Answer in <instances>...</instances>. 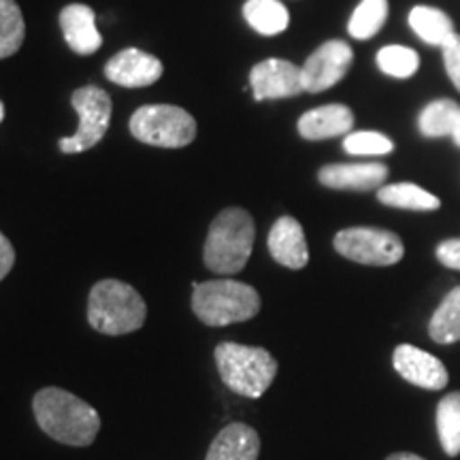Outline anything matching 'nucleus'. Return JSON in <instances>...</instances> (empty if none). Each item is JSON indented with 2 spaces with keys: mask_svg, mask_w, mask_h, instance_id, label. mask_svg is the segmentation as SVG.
Returning <instances> with one entry per match:
<instances>
[{
  "mask_svg": "<svg viewBox=\"0 0 460 460\" xmlns=\"http://www.w3.org/2000/svg\"><path fill=\"white\" fill-rule=\"evenodd\" d=\"M34 418L43 433L66 446H90L101 430V418L92 405L62 388H43L32 399Z\"/></svg>",
  "mask_w": 460,
  "mask_h": 460,
  "instance_id": "nucleus-1",
  "label": "nucleus"
},
{
  "mask_svg": "<svg viewBox=\"0 0 460 460\" xmlns=\"http://www.w3.org/2000/svg\"><path fill=\"white\" fill-rule=\"evenodd\" d=\"M256 226L252 216L241 207H228L211 222L203 261L209 271L234 275L243 271L254 247Z\"/></svg>",
  "mask_w": 460,
  "mask_h": 460,
  "instance_id": "nucleus-2",
  "label": "nucleus"
},
{
  "mask_svg": "<svg viewBox=\"0 0 460 460\" xmlns=\"http://www.w3.org/2000/svg\"><path fill=\"white\" fill-rule=\"evenodd\" d=\"M146 318V301L124 281L102 279L90 290L88 322L102 335H128L139 331Z\"/></svg>",
  "mask_w": 460,
  "mask_h": 460,
  "instance_id": "nucleus-3",
  "label": "nucleus"
},
{
  "mask_svg": "<svg viewBox=\"0 0 460 460\" xmlns=\"http://www.w3.org/2000/svg\"><path fill=\"white\" fill-rule=\"evenodd\" d=\"M216 365L222 382L247 399H261L278 376V360L271 352L233 341L217 345Z\"/></svg>",
  "mask_w": 460,
  "mask_h": 460,
  "instance_id": "nucleus-4",
  "label": "nucleus"
},
{
  "mask_svg": "<svg viewBox=\"0 0 460 460\" xmlns=\"http://www.w3.org/2000/svg\"><path fill=\"white\" fill-rule=\"evenodd\" d=\"M192 312L207 326H226L252 320L261 312V296L237 279H214L197 284Z\"/></svg>",
  "mask_w": 460,
  "mask_h": 460,
  "instance_id": "nucleus-5",
  "label": "nucleus"
},
{
  "mask_svg": "<svg viewBox=\"0 0 460 460\" xmlns=\"http://www.w3.org/2000/svg\"><path fill=\"white\" fill-rule=\"evenodd\" d=\"M130 132L147 146L186 147L197 137V122L181 107L146 105L130 118Z\"/></svg>",
  "mask_w": 460,
  "mask_h": 460,
  "instance_id": "nucleus-6",
  "label": "nucleus"
},
{
  "mask_svg": "<svg viewBox=\"0 0 460 460\" xmlns=\"http://www.w3.org/2000/svg\"><path fill=\"white\" fill-rule=\"evenodd\" d=\"M335 250L348 261L369 267H390L405 256V245L399 234L384 228L356 226L335 234Z\"/></svg>",
  "mask_w": 460,
  "mask_h": 460,
  "instance_id": "nucleus-7",
  "label": "nucleus"
},
{
  "mask_svg": "<svg viewBox=\"0 0 460 460\" xmlns=\"http://www.w3.org/2000/svg\"><path fill=\"white\" fill-rule=\"evenodd\" d=\"M71 102L79 115V128L73 137L60 139V149L65 154H82L107 135L111 122V96L99 85H85L75 92Z\"/></svg>",
  "mask_w": 460,
  "mask_h": 460,
  "instance_id": "nucleus-8",
  "label": "nucleus"
},
{
  "mask_svg": "<svg viewBox=\"0 0 460 460\" xmlns=\"http://www.w3.org/2000/svg\"><path fill=\"white\" fill-rule=\"evenodd\" d=\"M354 62V51L345 41H326L301 66L305 92H324L341 82Z\"/></svg>",
  "mask_w": 460,
  "mask_h": 460,
  "instance_id": "nucleus-9",
  "label": "nucleus"
},
{
  "mask_svg": "<svg viewBox=\"0 0 460 460\" xmlns=\"http://www.w3.org/2000/svg\"><path fill=\"white\" fill-rule=\"evenodd\" d=\"M250 88L256 101L292 99L305 92L301 66L279 58H269L252 68Z\"/></svg>",
  "mask_w": 460,
  "mask_h": 460,
  "instance_id": "nucleus-10",
  "label": "nucleus"
},
{
  "mask_svg": "<svg viewBox=\"0 0 460 460\" xmlns=\"http://www.w3.org/2000/svg\"><path fill=\"white\" fill-rule=\"evenodd\" d=\"M393 365L405 382L418 388L444 390L447 386V369L444 362L416 345H399L393 354Z\"/></svg>",
  "mask_w": 460,
  "mask_h": 460,
  "instance_id": "nucleus-11",
  "label": "nucleus"
},
{
  "mask_svg": "<svg viewBox=\"0 0 460 460\" xmlns=\"http://www.w3.org/2000/svg\"><path fill=\"white\" fill-rule=\"evenodd\" d=\"M163 73L164 66L156 56L146 54L137 48L122 49L105 66L109 82L122 85V88H146V85L156 84Z\"/></svg>",
  "mask_w": 460,
  "mask_h": 460,
  "instance_id": "nucleus-12",
  "label": "nucleus"
},
{
  "mask_svg": "<svg viewBox=\"0 0 460 460\" xmlns=\"http://www.w3.org/2000/svg\"><path fill=\"white\" fill-rule=\"evenodd\" d=\"M322 186L331 190H354L369 192L379 190L388 180V166L382 163H354V164H326L318 172Z\"/></svg>",
  "mask_w": 460,
  "mask_h": 460,
  "instance_id": "nucleus-13",
  "label": "nucleus"
},
{
  "mask_svg": "<svg viewBox=\"0 0 460 460\" xmlns=\"http://www.w3.org/2000/svg\"><path fill=\"white\" fill-rule=\"evenodd\" d=\"M269 252L279 262L281 267L298 269L307 267L309 262V247L305 239V230L295 217L284 216L273 224L271 233H269Z\"/></svg>",
  "mask_w": 460,
  "mask_h": 460,
  "instance_id": "nucleus-14",
  "label": "nucleus"
},
{
  "mask_svg": "<svg viewBox=\"0 0 460 460\" xmlns=\"http://www.w3.org/2000/svg\"><path fill=\"white\" fill-rule=\"evenodd\" d=\"M60 26L65 41L75 54L90 56L102 45V37L96 28V15L88 4H68L62 9Z\"/></svg>",
  "mask_w": 460,
  "mask_h": 460,
  "instance_id": "nucleus-15",
  "label": "nucleus"
},
{
  "mask_svg": "<svg viewBox=\"0 0 460 460\" xmlns=\"http://www.w3.org/2000/svg\"><path fill=\"white\" fill-rule=\"evenodd\" d=\"M354 128V113L345 105H324L298 118V132L307 141L332 139L339 135H349Z\"/></svg>",
  "mask_w": 460,
  "mask_h": 460,
  "instance_id": "nucleus-16",
  "label": "nucleus"
},
{
  "mask_svg": "<svg viewBox=\"0 0 460 460\" xmlns=\"http://www.w3.org/2000/svg\"><path fill=\"white\" fill-rule=\"evenodd\" d=\"M261 437L243 422L224 427L211 444L205 460H258Z\"/></svg>",
  "mask_w": 460,
  "mask_h": 460,
  "instance_id": "nucleus-17",
  "label": "nucleus"
},
{
  "mask_svg": "<svg viewBox=\"0 0 460 460\" xmlns=\"http://www.w3.org/2000/svg\"><path fill=\"white\" fill-rule=\"evenodd\" d=\"M410 26L424 43L433 45V48H444L452 37H456V28H454L450 15L437 7H427V4L411 9Z\"/></svg>",
  "mask_w": 460,
  "mask_h": 460,
  "instance_id": "nucleus-18",
  "label": "nucleus"
},
{
  "mask_svg": "<svg viewBox=\"0 0 460 460\" xmlns=\"http://www.w3.org/2000/svg\"><path fill=\"white\" fill-rule=\"evenodd\" d=\"M377 200L386 207L410 211H435L441 207V200L435 194L410 181L382 186L377 190Z\"/></svg>",
  "mask_w": 460,
  "mask_h": 460,
  "instance_id": "nucleus-19",
  "label": "nucleus"
},
{
  "mask_svg": "<svg viewBox=\"0 0 460 460\" xmlns=\"http://www.w3.org/2000/svg\"><path fill=\"white\" fill-rule=\"evenodd\" d=\"M243 15L247 24L264 37H275L290 24V13L279 0H247Z\"/></svg>",
  "mask_w": 460,
  "mask_h": 460,
  "instance_id": "nucleus-20",
  "label": "nucleus"
},
{
  "mask_svg": "<svg viewBox=\"0 0 460 460\" xmlns=\"http://www.w3.org/2000/svg\"><path fill=\"white\" fill-rule=\"evenodd\" d=\"M429 335L433 341L444 345L460 341V286L452 288L435 309L429 324Z\"/></svg>",
  "mask_w": 460,
  "mask_h": 460,
  "instance_id": "nucleus-21",
  "label": "nucleus"
},
{
  "mask_svg": "<svg viewBox=\"0 0 460 460\" xmlns=\"http://www.w3.org/2000/svg\"><path fill=\"white\" fill-rule=\"evenodd\" d=\"M458 113H460V107L452 99H439V101L429 102L418 118L420 132H422L424 137H430V139L452 137Z\"/></svg>",
  "mask_w": 460,
  "mask_h": 460,
  "instance_id": "nucleus-22",
  "label": "nucleus"
},
{
  "mask_svg": "<svg viewBox=\"0 0 460 460\" xmlns=\"http://www.w3.org/2000/svg\"><path fill=\"white\" fill-rule=\"evenodd\" d=\"M437 433L447 456L460 454V393H450L437 405Z\"/></svg>",
  "mask_w": 460,
  "mask_h": 460,
  "instance_id": "nucleus-23",
  "label": "nucleus"
},
{
  "mask_svg": "<svg viewBox=\"0 0 460 460\" xmlns=\"http://www.w3.org/2000/svg\"><path fill=\"white\" fill-rule=\"evenodd\" d=\"M388 20V0H362L349 17L348 31L358 41L376 37Z\"/></svg>",
  "mask_w": 460,
  "mask_h": 460,
  "instance_id": "nucleus-24",
  "label": "nucleus"
},
{
  "mask_svg": "<svg viewBox=\"0 0 460 460\" xmlns=\"http://www.w3.org/2000/svg\"><path fill=\"white\" fill-rule=\"evenodd\" d=\"M26 37L24 15L15 0H0V60L17 54Z\"/></svg>",
  "mask_w": 460,
  "mask_h": 460,
  "instance_id": "nucleus-25",
  "label": "nucleus"
},
{
  "mask_svg": "<svg viewBox=\"0 0 460 460\" xmlns=\"http://www.w3.org/2000/svg\"><path fill=\"white\" fill-rule=\"evenodd\" d=\"M379 71L394 79H407L420 68V56L405 45H386L377 51Z\"/></svg>",
  "mask_w": 460,
  "mask_h": 460,
  "instance_id": "nucleus-26",
  "label": "nucleus"
},
{
  "mask_svg": "<svg viewBox=\"0 0 460 460\" xmlns=\"http://www.w3.org/2000/svg\"><path fill=\"white\" fill-rule=\"evenodd\" d=\"M343 149L352 156H386L394 149V143L382 132L358 130L345 135Z\"/></svg>",
  "mask_w": 460,
  "mask_h": 460,
  "instance_id": "nucleus-27",
  "label": "nucleus"
},
{
  "mask_svg": "<svg viewBox=\"0 0 460 460\" xmlns=\"http://www.w3.org/2000/svg\"><path fill=\"white\" fill-rule=\"evenodd\" d=\"M444 65L447 71V77L452 79L454 88L460 92V37H452L444 48Z\"/></svg>",
  "mask_w": 460,
  "mask_h": 460,
  "instance_id": "nucleus-28",
  "label": "nucleus"
},
{
  "mask_svg": "<svg viewBox=\"0 0 460 460\" xmlns=\"http://www.w3.org/2000/svg\"><path fill=\"white\" fill-rule=\"evenodd\" d=\"M437 261L446 264L447 269L460 271V239H447L437 247Z\"/></svg>",
  "mask_w": 460,
  "mask_h": 460,
  "instance_id": "nucleus-29",
  "label": "nucleus"
},
{
  "mask_svg": "<svg viewBox=\"0 0 460 460\" xmlns=\"http://www.w3.org/2000/svg\"><path fill=\"white\" fill-rule=\"evenodd\" d=\"M15 264V250L11 245V241L0 233V281L7 278L11 269Z\"/></svg>",
  "mask_w": 460,
  "mask_h": 460,
  "instance_id": "nucleus-30",
  "label": "nucleus"
},
{
  "mask_svg": "<svg viewBox=\"0 0 460 460\" xmlns=\"http://www.w3.org/2000/svg\"><path fill=\"white\" fill-rule=\"evenodd\" d=\"M386 460H424V458H422V456H418V454L399 452V454H393V456H388Z\"/></svg>",
  "mask_w": 460,
  "mask_h": 460,
  "instance_id": "nucleus-31",
  "label": "nucleus"
},
{
  "mask_svg": "<svg viewBox=\"0 0 460 460\" xmlns=\"http://www.w3.org/2000/svg\"><path fill=\"white\" fill-rule=\"evenodd\" d=\"M452 139H454V143H456V146L460 147V113H458V119H456V126H454Z\"/></svg>",
  "mask_w": 460,
  "mask_h": 460,
  "instance_id": "nucleus-32",
  "label": "nucleus"
},
{
  "mask_svg": "<svg viewBox=\"0 0 460 460\" xmlns=\"http://www.w3.org/2000/svg\"><path fill=\"white\" fill-rule=\"evenodd\" d=\"M3 118H4V105L3 101H0V122H3Z\"/></svg>",
  "mask_w": 460,
  "mask_h": 460,
  "instance_id": "nucleus-33",
  "label": "nucleus"
}]
</instances>
